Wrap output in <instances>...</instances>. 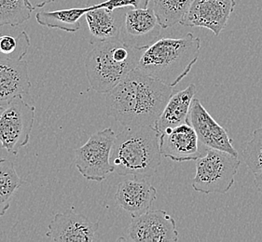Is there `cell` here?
<instances>
[{"mask_svg":"<svg viewBox=\"0 0 262 242\" xmlns=\"http://www.w3.org/2000/svg\"><path fill=\"white\" fill-rule=\"evenodd\" d=\"M192 0H153V10L163 29L182 21Z\"/></svg>","mask_w":262,"mask_h":242,"instance_id":"obj_20","label":"cell"},{"mask_svg":"<svg viewBox=\"0 0 262 242\" xmlns=\"http://www.w3.org/2000/svg\"><path fill=\"white\" fill-rule=\"evenodd\" d=\"M25 0H0V27H18L31 18Z\"/></svg>","mask_w":262,"mask_h":242,"instance_id":"obj_21","label":"cell"},{"mask_svg":"<svg viewBox=\"0 0 262 242\" xmlns=\"http://www.w3.org/2000/svg\"><path fill=\"white\" fill-rule=\"evenodd\" d=\"M25 1L32 11H35L36 9L43 8L44 6L47 5L49 3L54 2L55 0H25Z\"/></svg>","mask_w":262,"mask_h":242,"instance_id":"obj_25","label":"cell"},{"mask_svg":"<svg viewBox=\"0 0 262 242\" xmlns=\"http://www.w3.org/2000/svg\"><path fill=\"white\" fill-rule=\"evenodd\" d=\"M200 142L197 133L189 123L167 129L160 135V149L163 157L176 162L197 161L207 150Z\"/></svg>","mask_w":262,"mask_h":242,"instance_id":"obj_10","label":"cell"},{"mask_svg":"<svg viewBox=\"0 0 262 242\" xmlns=\"http://www.w3.org/2000/svg\"><path fill=\"white\" fill-rule=\"evenodd\" d=\"M187 123L193 128L200 142L205 148L225 151L236 157L239 156L227 131L213 118L197 98L192 100Z\"/></svg>","mask_w":262,"mask_h":242,"instance_id":"obj_12","label":"cell"},{"mask_svg":"<svg viewBox=\"0 0 262 242\" xmlns=\"http://www.w3.org/2000/svg\"><path fill=\"white\" fill-rule=\"evenodd\" d=\"M89 11L90 7L87 6L60 11H39L36 14V19L42 27L75 33L80 29L79 20Z\"/></svg>","mask_w":262,"mask_h":242,"instance_id":"obj_18","label":"cell"},{"mask_svg":"<svg viewBox=\"0 0 262 242\" xmlns=\"http://www.w3.org/2000/svg\"><path fill=\"white\" fill-rule=\"evenodd\" d=\"M93 44L85 59L86 76L93 90L105 94L137 68L145 51L127 45L120 37Z\"/></svg>","mask_w":262,"mask_h":242,"instance_id":"obj_4","label":"cell"},{"mask_svg":"<svg viewBox=\"0 0 262 242\" xmlns=\"http://www.w3.org/2000/svg\"><path fill=\"white\" fill-rule=\"evenodd\" d=\"M243 158L253 174L262 170V128L255 130L243 152Z\"/></svg>","mask_w":262,"mask_h":242,"instance_id":"obj_23","label":"cell"},{"mask_svg":"<svg viewBox=\"0 0 262 242\" xmlns=\"http://www.w3.org/2000/svg\"><path fill=\"white\" fill-rule=\"evenodd\" d=\"M128 236L132 241L177 242L179 232L177 224L163 210L147 211L141 215L132 217L128 228Z\"/></svg>","mask_w":262,"mask_h":242,"instance_id":"obj_8","label":"cell"},{"mask_svg":"<svg viewBox=\"0 0 262 242\" xmlns=\"http://www.w3.org/2000/svg\"><path fill=\"white\" fill-rule=\"evenodd\" d=\"M241 165L238 157L230 153L207 148L197 160L192 187L204 194H226L235 183V175Z\"/></svg>","mask_w":262,"mask_h":242,"instance_id":"obj_5","label":"cell"},{"mask_svg":"<svg viewBox=\"0 0 262 242\" xmlns=\"http://www.w3.org/2000/svg\"><path fill=\"white\" fill-rule=\"evenodd\" d=\"M254 174H255V179H254L255 186H256L257 191L260 192L262 194V170L258 171L257 173Z\"/></svg>","mask_w":262,"mask_h":242,"instance_id":"obj_26","label":"cell"},{"mask_svg":"<svg viewBox=\"0 0 262 242\" xmlns=\"http://www.w3.org/2000/svg\"><path fill=\"white\" fill-rule=\"evenodd\" d=\"M195 93L196 87L194 84H190L186 89L172 94L163 113L153 125L160 135L167 129H172L187 123Z\"/></svg>","mask_w":262,"mask_h":242,"instance_id":"obj_17","label":"cell"},{"mask_svg":"<svg viewBox=\"0 0 262 242\" xmlns=\"http://www.w3.org/2000/svg\"><path fill=\"white\" fill-rule=\"evenodd\" d=\"M201 39L192 33L159 38L142 53L137 68L170 87L187 77L199 59Z\"/></svg>","mask_w":262,"mask_h":242,"instance_id":"obj_2","label":"cell"},{"mask_svg":"<svg viewBox=\"0 0 262 242\" xmlns=\"http://www.w3.org/2000/svg\"><path fill=\"white\" fill-rule=\"evenodd\" d=\"M89 7L90 11L84 16L93 40L98 42L120 37L127 11L125 8L108 11L97 6L95 2L92 5L89 4Z\"/></svg>","mask_w":262,"mask_h":242,"instance_id":"obj_16","label":"cell"},{"mask_svg":"<svg viewBox=\"0 0 262 242\" xmlns=\"http://www.w3.org/2000/svg\"><path fill=\"white\" fill-rule=\"evenodd\" d=\"M30 37L23 31L17 36L0 35V58L21 61L30 47Z\"/></svg>","mask_w":262,"mask_h":242,"instance_id":"obj_22","label":"cell"},{"mask_svg":"<svg viewBox=\"0 0 262 242\" xmlns=\"http://www.w3.org/2000/svg\"><path fill=\"white\" fill-rule=\"evenodd\" d=\"M111 162L121 176L151 177L162 162L160 133L154 126L125 127L116 135Z\"/></svg>","mask_w":262,"mask_h":242,"instance_id":"obj_3","label":"cell"},{"mask_svg":"<svg viewBox=\"0 0 262 242\" xmlns=\"http://www.w3.org/2000/svg\"><path fill=\"white\" fill-rule=\"evenodd\" d=\"M98 228V222H92L81 213L58 212L50 223L46 236L56 242H92Z\"/></svg>","mask_w":262,"mask_h":242,"instance_id":"obj_13","label":"cell"},{"mask_svg":"<svg viewBox=\"0 0 262 242\" xmlns=\"http://www.w3.org/2000/svg\"><path fill=\"white\" fill-rule=\"evenodd\" d=\"M115 138V132L106 128L94 133L82 147L74 150L76 167L85 179L102 182L115 172L111 162Z\"/></svg>","mask_w":262,"mask_h":242,"instance_id":"obj_6","label":"cell"},{"mask_svg":"<svg viewBox=\"0 0 262 242\" xmlns=\"http://www.w3.org/2000/svg\"><path fill=\"white\" fill-rule=\"evenodd\" d=\"M235 5V0H192L180 25L206 28L217 37L225 29Z\"/></svg>","mask_w":262,"mask_h":242,"instance_id":"obj_9","label":"cell"},{"mask_svg":"<svg viewBox=\"0 0 262 242\" xmlns=\"http://www.w3.org/2000/svg\"><path fill=\"white\" fill-rule=\"evenodd\" d=\"M31 86L27 62L0 58V107L28 94Z\"/></svg>","mask_w":262,"mask_h":242,"instance_id":"obj_15","label":"cell"},{"mask_svg":"<svg viewBox=\"0 0 262 242\" xmlns=\"http://www.w3.org/2000/svg\"><path fill=\"white\" fill-rule=\"evenodd\" d=\"M150 0H95V4L108 11L133 7L134 9H146Z\"/></svg>","mask_w":262,"mask_h":242,"instance_id":"obj_24","label":"cell"},{"mask_svg":"<svg viewBox=\"0 0 262 242\" xmlns=\"http://www.w3.org/2000/svg\"><path fill=\"white\" fill-rule=\"evenodd\" d=\"M35 106L18 96L7 106L0 107V147L13 156L30 141L35 120Z\"/></svg>","mask_w":262,"mask_h":242,"instance_id":"obj_7","label":"cell"},{"mask_svg":"<svg viewBox=\"0 0 262 242\" xmlns=\"http://www.w3.org/2000/svg\"><path fill=\"white\" fill-rule=\"evenodd\" d=\"M24 184L25 181L19 176L13 162L0 158V217L5 215L13 196Z\"/></svg>","mask_w":262,"mask_h":242,"instance_id":"obj_19","label":"cell"},{"mask_svg":"<svg viewBox=\"0 0 262 242\" xmlns=\"http://www.w3.org/2000/svg\"><path fill=\"white\" fill-rule=\"evenodd\" d=\"M156 199V188L145 177L137 176L121 182L115 194L117 204L129 212L132 217L141 215L149 211Z\"/></svg>","mask_w":262,"mask_h":242,"instance_id":"obj_14","label":"cell"},{"mask_svg":"<svg viewBox=\"0 0 262 242\" xmlns=\"http://www.w3.org/2000/svg\"><path fill=\"white\" fill-rule=\"evenodd\" d=\"M173 92V87L134 69L106 93V113L122 126H153Z\"/></svg>","mask_w":262,"mask_h":242,"instance_id":"obj_1","label":"cell"},{"mask_svg":"<svg viewBox=\"0 0 262 242\" xmlns=\"http://www.w3.org/2000/svg\"><path fill=\"white\" fill-rule=\"evenodd\" d=\"M161 26L153 8L127 10L120 38L132 47L145 50L160 37Z\"/></svg>","mask_w":262,"mask_h":242,"instance_id":"obj_11","label":"cell"}]
</instances>
